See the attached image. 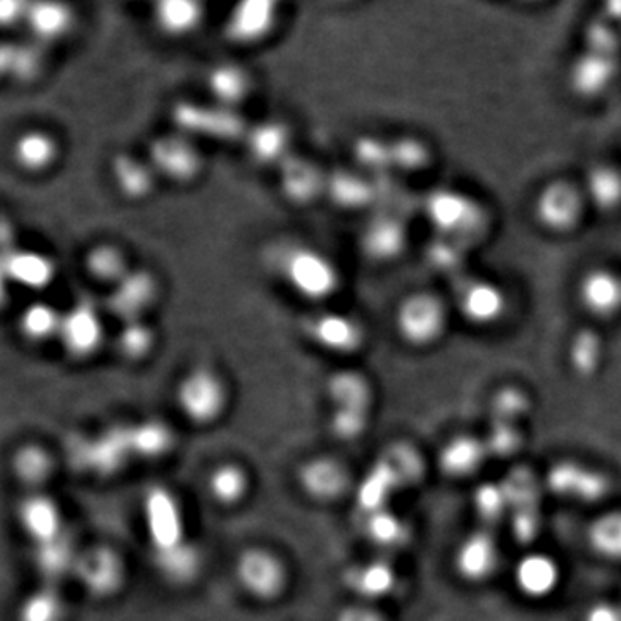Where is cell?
I'll list each match as a JSON object with an SVG mask.
<instances>
[{
  "label": "cell",
  "instance_id": "cell-1",
  "mask_svg": "<svg viewBox=\"0 0 621 621\" xmlns=\"http://www.w3.org/2000/svg\"><path fill=\"white\" fill-rule=\"evenodd\" d=\"M275 265L287 285L307 301H324L339 289L340 277L336 265L325 254L307 245L287 244L278 247Z\"/></svg>",
  "mask_w": 621,
  "mask_h": 621
},
{
  "label": "cell",
  "instance_id": "cell-2",
  "mask_svg": "<svg viewBox=\"0 0 621 621\" xmlns=\"http://www.w3.org/2000/svg\"><path fill=\"white\" fill-rule=\"evenodd\" d=\"M618 68V40L608 23L588 26L585 49L570 71V87L576 96L594 99L613 82Z\"/></svg>",
  "mask_w": 621,
  "mask_h": 621
},
{
  "label": "cell",
  "instance_id": "cell-3",
  "mask_svg": "<svg viewBox=\"0 0 621 621\" xmlns=\"http://www.w3.org/2000/svg\"><path fill=\"white\" fill-rule=\"evenodd\" d=\"M228 392L224 381L215 369L197 366L186 373L176 387V404L194 425H211L227 407Z\"/></svg>",
  "mask_w": 621,
  "mask_h": 621
},
{
  "label": "cell",
  "instance_id": "cell-4",
  "mask_svg": "<svg viewBox=\"0 0 621 621\" xmlns=\"http://www.w3.org/2000/svg\"><path fill=\"white\" fill-rule=\"evenodd\" d=\"M235 575L247 596L271 602L285 593L289 572L280 556L265 547H248L236 558Z\"/></svg>",
  "mask_w": 621,
  "mask_h": 621
},
{
  "label": "cell",
  "instance_id": "cell-5",
  "mask_svg": "<svg viewBox=\"0 0 621 621\" xmlns=\"http://www.w3.org/2000/svg\"><path fill=\"white\" fill-rule=\"evenodd\" d=\"M448 325V310L437 295L418 292L399 304L395 327L404 342L427 348L442 337Z\"/></svg>",
  "mask_w": 621,
  "mask_h": 621
},
{
  "label": "cell",
  "instance_id": "cell-6",
  "mask_svg": "<svg viewBox=\"0 0 621 621\" xmlns=\"http://www.w3.org/2000/svg\"><path fill=\"white\" fill-rule=\"evenodd\" d=\"M173 120L183 135L206 137L211 141H236L244 135L242 118L232 108L224 106H200L194 102H179L173 109Z\"/></svg>",
  "mask_w": 621,
  "mask_h": 621
},
{
  "label": "cell",
  "instance_id": "cell-7",
  "mask_svg": "<svg viewBox=\"0 0 621 621\" xmlns=\"http://www.w3.org/2000/svg\"><path fill=\"white\" fill-rule=\"evenodd\" d=\"M145 528L149 534L150 552L168 551L186 543L182 508L176 497L162 487H153L144 499Z\"/></svg>",
  "mask_w": 621,
  "mask_h": 621
},
{
  "label": "cell",
  "instance_id": "cell-8",
  "mask_svg": "<svg viewBox=\"0 0 621 621\" xmlns=\"http://www.w3.org/2000/svg\"><path fill=\"white\" fill-rule=\"evenodd\" d=\"M59 340L68 356L87 360L99 351L104 339V325L99 310L90 299H80L62 315Z\"/></svg>",
  "mask_w": 621,
  "mask_h": 621
},
{
  "label": "cell",
  "instance_id": "cell-9",
  "mask_svg": "<svg viewBox=\"0 0 621 621\" xmlns=\"http://www.w3.org/2000/svg\"><path fill=\"white\" fill-rule=\"evenodd\" d=\"M535 218L546 230L567 233L579 224L584 212V197L572 183L556 180L544 186L534 206Z\"/></svg>",
  "mask_w": 621,
  "mask_h": 621
},
{
  "label": "cell",
  "instance_id": "cell-10",
  "mask_svg": "<svg viewBox=\"0 0 621 621\" xmlns=\"http://www.w3.org/2000/svg\"><path fill=\"white\" fill-rule=\"evenodd\" d=\"M75 575L88 596L109 599L120 593L124 584V564L111 547H92L78 556Z\"/></svg>",
  "mask_w": 621,
  "mask_h": 621
},
{
  "label": "cell",
  "instance_id": "cell-11",
  "mask_svg": "<svg viewBox=\"0 0 621 621\" xmlns=\"http://www.w3.org/2000/svg\"><path fill=\"white\" fill-rule=\"evenodd\" d=\"M546 484L556 496L579 502H597L609 492V480L599 470L576 461H559L549 468Z\"/></svg>",
  "mask_w": 621,
  "mask_h": 621
},
{
  "label": "cell",
  "instance_id": "cell-12",
  "mask_svg": "<svg viewBox=\"0 0 621 621\" xmlns=\"http://www.w3.org/2000/svg\"><path fill=\"white\" fill-rule=\"evenodd\" d=\"M150 166L171 182L186 183L199 174V150L186 135H166L150 144Z\"/></svg>",
  "mask_w": 621,
  "mask_h": 621
},
{
  "label": "cell",
  "instance_id": "cell-13",
  "mask_svg": "<svg viewBox=\"0 0 621 621\" xmlns=\"http://www.w3.org/2000/svg\"><path fill=\"white\" fill-rule=\"evenodd\" d=\"M158 297V282L153 273L145 269H130L120 282L112 285L108 297V309L123 324L142 319L145 310L153 306Z\"/></svg>",
  "mask_w": 621,
  "mask_h": 621
},
{
  "label": "cell",
  "instance_id": "cell-14",
  "mask_svg": "<svg viewBox=\"0 0 621 621\" xmlns=\"http://www.w3.org/2000/svg\"><path fill=\"white\" fill-rule=\"evenodd\" d=\"M499 547L487 531H476L461 540L454 552V570L464 582L480 584L496 572Z\"/></svg>",
  "mask_w": 621,
  "mask_h": 621
},
{
  "label": "cell",
  "instance_id": "cell-15",
  "mask_svg": "<svg viewBox=\"0 0 621 621\" xmlns=\"http://www.w3.org/2000/svg\"><path fill=\"white\" fill-rule=\"evenodd\" d=\"M307 336L319 348L337 354H351L363 345L365 330L357 319L340 313H319L306 325Z\"/></svg>",
  "mask_w": 621,
  "mask_h": 621
},
{
  "label": "cell",
  "instance_id": "cell-16",
  "mask_svg": "<svg viewBox=\"0 0 621 621\" xmlns=\"http://www.w3.org/2000/svg\"><path fill=\"white\" fill-rule=\"evenodd\" d=\"M297 480L299 487L313 501L331 502L337 501L348 489L349 475L339 461L318 455L301 464Z\"/></svg>",
  "mask_w": 621,
  "mask_h": 621
},
{
  "label": "cell",
  "instance_id": "cell-17",
  "mask_svg": "<svg viewBox=\"0 0 621 621\" xmlns=\"http://www.w3.org/2000/svg\"><path fill=\"white\" fill-rule=\"evenodd\" d=\"M16 518L21 531L25 532L34 546L49 543L52 538L66 534L59 506L54 499L44 494H29L25 499H21Z\"/></svg>",
  "mask_w": 621,
  "mask_h": 621
},
{
  "label": "cell",
  "instance_id": "cell-18",
  "mask_svg": "<svg viewBox=\"0 0 621 621\" xmlns=\"http://www.w3.org/2000/svg\"><path fill=\"white\" fill-rule=\"evenodd\" d=\"M559 582V564L546 552H528L514 568V585L528 599H546L555 593Z\"/></svg>",
  "mask_w": 621,
  "mask_h": 621
},
{
  "label": "cell",
  "instance_id": "cell-19",
  "mask_svg": "<svg viewBox=\"0 0 621 621\" xmlns=\"http://www.w3.org/2000/svg\"><path fill=\"white\" fill-rule=\"evenodd\" d=\"M280 188L289 203L306 206L325 192L327 176L307 159L289 156L280 165Z\"/></svg>",
  "mask_w": 621,
  "mask_h": 621
},
{
  "label": "cell",
  "instance_id": "cell-20",
  "mask_svg": "<svg viewBox=\"0 0 621 621\" xmlns=\"http://www.w3.org/2000/svg\"><path fill=\"white\" fill-rule=\"evenodd\" d=\"M579 295L590 315L609 318L621 309V278L609 269H593L580 280Z\"/></svg>",
  "mask_w": 621,
  "mask_h": 621
},
{
  "label": "cell",
  "instance_id": "cell-21",
  "mask_svg": "<svg viewBox=\"0 0 621 621\" xmlns=\"http://www.w3.org/2000/svg\"><path fill=\"white\" fill-rule=\"evenodd\" d=\"M430 220L446 233H460L478 223V207L460 192H437L427 204Z\"/></svg>",
  "mask_w": 621,
  "mask_h": 621
},
{
  "label": "cell",
  "instance_id": "cell-22",
  "mask_svg": "<svg viewBox=\"0 0 621 621\" xmlns=\"http://www.w3.org/2000/svg\"><path fill=\"white\" fill-rule=\"evenodd\" d=\"M154 568L168 584L185 587L203 572V555L191 538L168 551L153 552Z\"/></svg>",
  "mask_w": 621,
  "mask_h": 621
},
{
  "label": "cell",
  "instance_id": "cell-23",
  "mask_svg": "<svg viewBox=\"0 0 621 621\" xmlns=\"http://www.w3.org/2000/svg\"><path fill=\"white\" fill-rule=\"evenodd\" d=\"M345 585L352 593L365 599H381L390 596L398 587V573L387 561H369L349 568L344 576Z\"/></svg>",
  "mask_w": 621,
  "mask_h": 621
},
{
  "label": "cell",
  "instance_id": "cell-24",
  "mask_svg": "<svg viewBox=\"0 0 621 621\" xmlns=\"http://www.w3.org/2000/svg\"><path fill=\"white\" fill-rule=\"evenodd\" d=\"M247 149L254 161L282 165L290 156V130L280 121H265L247 132Z\"/></svg>",
  "mask_w": 621,
  "mask_h": 621
},
{
  "label": "cell",
  "instance_id": "cell-25",
  "mask_svg": "<svg viewBox=\"0 0 621 621\" xmlns=\"http://www.w3.org/2000/svg\"><path fill=\"white\" fill-rule=\"evenodd\" d=\"M487 454V446L480 439L472 435H458L440 451V470L452 478H464L480 468Z\"/></svg>",
  "mask_w": 621,
  "mask_h": 621
},
{
  "label": "cell",
  "instance_id": "cell-26",
  "mask_svg": "<svg viewBox=\"0 0 621 621\" xmlns=\"http://www.w3.org/2000/svg\"><path fill=\"white\" fill-rule=\"evenodd\" d=\"M4 273L20 285L38 290L52 282L56 265L44 254L14 248L4 257Z\"/></svg>",
  "mask_w": 621,
  "mask_h": 621
},
{
  "label": "cell",
  "instance_id": "cell-27",
  "mask_svg": "<svg viewBox=\"0 0 621 621\" xmlns=\"http://www.w3.org/2000/svg\"><path fill=\"white\" fill-rule=\"evenodd\" d=\"M460 307L468 321L489 325L501 318L506 299L499 287L489 282H472L461 292Z\"/></svg>",
  "mask_w": 621,
  "mask_h": 621
},
{
  "label": "cell",
  "instance_id": "cell-28",
  "mask_svg": "<svg viewBox=\"0 0 621 621\" xmlns=\"http://www.w3.org/2000/svg\"><path fill=\"white\" fill-rule=\"evenodd\" d=\"M78 556L66 534L59 535L49 543L34 546V564L41 579L46 580V584L64 579L68 573H75Z\"/></svg>",
  "mask_w": 621,
  "mask_h": 621
},
{
  "label": "cell",
  "instance_id": "cell-29",
  "mask_svg": "<svg viewBox=\"0 0 621 621\" xmlns=\"http://www.w3.org/2000/svg\"><path fill=\"white\" fill-rule=\"evenodd\" d=\"M404 228L395 218L378 216L366 224L363 232V251L375 261H389L404 247Z\"/></svg>",
  "mask_w": 621,
  "mask_h": 621
},
{
  "label": "cell",
  "instance_id": "cell-30",
  "mask_svg": "<svg viewBox=\"0 0 621 621\" xmlns=\"http://www.w3.org/2000/svg\"><path fill=\"white\" fill-rule=\"evenodd\" d=\"M58 142L49 133L32 130L17 138L14 144L13 158L21 170L28 173H40L49 170L58 161Z\"/></svg>",
  "mask_w": 621,
  "mask_h": 621
},
{
  "label": "cell",
  "instance_id": "cell-31",
  "mask_svg": "<svg viewBox=\"0 0 621 621\" xmlns=\"http://www.w3.org/2000/svg\"><path fill=\"white\" fill-rule=\"evenodd\" d=\"M112 180L123 197L130 200H142L153 192V166L145 165L130 154H118L112 159Z\"/></svg>",
  "mask_w": 621,
  "mask_h": 621
},
{
  "label": "cell",
  "instance_id": "cell-32",
  "mask_svg": "<svg viewBox=\"0 0 621 621\" xmlns=\"http://www.w3.org/2000/svg\"><path fill=\"white\" fill-rule=\"evenodd\" d=\"M248 487L251 480L247 472L235 463L218 464L207 480L209 496L223 508L241 504L247 496Z\"/></svg>",
  "mask_w": 621,
  "mask_h": 621
},
{
  "label": "cell",
  "instance_id": "cell-33",
  "mask_svg": "<svg viewBox=\"0 0 621 621\" xmlns=\"http://www.w3.org/2000/svg\"><path fill=\"white\" fill-rule=\"evenodd\" d=\"M327 392L336 407H354L369 410L373 392L365 377L356 372H339L331 375L327 383Z\"/></svg>",
  "mask_w": 621,
  "mask_h": 621
},
{
  "label": "cell",
  "instance_id": "cell-34",
  "mask_svg": "<svg viewBox=\"0 0 621 621\" xmlns=\"http://www.w3.org/2000/svg\"><path fill=\"white\" fill-rule=\"evenodd\" d=\"M130 449L141 458H161L173 446V431L159 419H145L129 427Z\"/></svg>",
  "mask_w": 621,
  "mask_h": 621
},
{
  "label": "cell",
  "instance_id": "cell-35",
  "mask_svg": "<svg viewBox=\"0 0 621 621\" xmlns=\"http://www.w3.org/2000/svg\"><path fill=\"white\" fill-rule=\"evenodd\" d=\"M66 606L58 588L52 584L41 585L26 594L17 608V621H64Z\"/></svg>",
  "mask_w": 621,
  "mask_h": 621
},
{
  "label": "cell",
  "instance_id": "cell-36",
  "mask_svg": "<svg viewBox=\"0 0 621 621\" xmlns=\"http://www.w3.org/2000/svg\"><path fill=\"white\" fill-rule=\"evenodd\" d=\"M330 199L344 209H357L373 199V185L351 171H336L327 179Z\"/></svg>",
  "mask_w": 621,
  "mask_h": 621
},
{
  "label": "cell",
  "instance_id": "cell-37",
  "mask_svg": "<svg viewBox=\"0 0 621 621\" xmlns=\"http://www.w3.org/2000/svg\"><path fill=\"white\" fill-rule=\"evenodd\" d=\"M207 87L220 106L233 108L247 96L248 78L241 68L221 64L207 76Z\"/></svg>",
  "mask_w": 621,
  "mask_h": 621
},
{
  "label": "cell",
  "instance_id": "cell-38",
  "mask_svg": "<svg viewBox=\"0 0 621 621\" xmlns=\"http://www.w3.org/2000/svg\"><path fill=\"white\" fill-rule=\"evenodd\" d=\"M587 540L600 558L621 561V511L596 518L588 526Z\"/></svg>",
  "mask_w": 621,
  "mask_h": 621
},
{
  "label": "cell",
  "instance_id": "cell-39",
  "mask_svg": "<svg viewBox=\"0 0 621 621\" xmlns=\"http://www.w3.org/2000/svg\"><path fill=\"white\" fill-rule=\"evenodd\" d=\"M62 315L47 303H34L20 316L21 336L29 342H46L59 336Z\"/></svg>",
  "mask_w": 621,
  "mask_h": 621
},
{
  "label": "cell",
  "instance_id": "cell-40",
  "mask_svg": "<svg viewBox=\"0 0 621 621\" xmlns=\"http://www.w3.org/2000/svg\"><path fill=\"white\" fill-rule=\"evenodd\" d=\"M85 268L94 280L100 283L120 282L130 269L123 251L111 244H100L92 247L85 256Z\"/></svg>",
  "mask_w": 621,
  "mask_h": 621
},
{
  "label": "cell",
  "instance_id": "cell-41",
  "mask_svg": "<svg viewBox=\"0 0 621 621\" xmlns=\"http://www.w3.org/2000/svg\"><path fill=\"white\" fill-rule=\"evenodd\" d=\"M32 29L41 38L61 37L71 25V11L59 0H38L28 9Z\"/></svg>",
  "mask_w": 621,
  "mask_h": 621
},
{
  "label": "cell",
  "instance_id": "cell-42",
  "mask_svg": "<svg viewBox=\"0 0 621 621\" xmlns=\"http://www.w3.org/2000/svg\"><path fill=\"white\" fill-rule=\"evenodd\" d=\"M13 473L25 485L44 484L52 475V458L38 443H25L14 452Z\"/></svg>",
  "mask_w": 621,
  "mask_h": 621
},
{
  "label": "cell",
  "instance_id": "cell-43",
  "mask_svg": "<svg viewBox=\"0 0 621 621\" xmlns=\"http://www.w3.org/2000/svg\"><path fill=\"white\" fill-rule=\"evenodd\" d=\"M587 195L600 211H613L621 204V173L611 166H596L588 173Z\"/></svg>",
  "mask_w": 621,
  "mask_h": 621
},
{
  "label": "cell",
  "instance_id": "cell-44",
  "mask_svg": "<svg viewBox=\"0 0 621 621\" xmlns=\"http://www.w3.org/2000/svg\"><path fill=\"white\" fill-rule=\"evenodd\" d=\"M395 485H399L398 478H395L393 473L380 461V463L373 468V472L366 476L363 485H361V508H363L366 513L386 510V501L389 499L390 492H392Z\"/></svg>",
  "mask_w": 621,
  "mask_h": 621
},
{
  "label": "cell",
  "instance_id": "cell-45",
  "mask_svg": "<svg viewBox=\"0 0 621 621\" xmlns=\"http://www.w3.org/2000/svg\"><path fill=\"white\" fill-rule=\"evenodd\" d=\"M156 344L153 328L142 319L123 324L117 337V349L126 361H142L149 356Z\"/></svg>",
  "mask_w": 621,
  "mask_h": 621
},
{
  "label": "cell",
  "instance_id": "cell-46",
  "mask_svg": "<svg viewBox=\"0 0 621 621\" xmlns=\"http://www.w3.org/2000/svg\"><path fill=\"white\" fill-rule=\"evenodd\" d=\"M473 506H475L476 516L480 518L485 525L501 522L510 511V497H508L504 484L487 482L480 485L473 496Z\"/></svg>",
  "mask_w": 621,
  "mask_h": 621
},
{
  "label": "cell",
  "instance_id": "cell-47",
  "mask_svg": "<svg viewBox=\"0 0 621 621\" xmlns=\"http://www.w3.org/2000/svg\"><path fill=\"white\" fill-rule=\"evenodd\" d=\"M200 16L197 0H159L158 17L166 32L182 35L191 32Z\"/></svg>",
  "mask_w": 621,
  "mask_h": 621
},
{
  "label": "cell",
  "instance_id": "cell-48",
  "mask_svg": "<svg viewBox=\"0 0 621 621\" xmlns=\"http://www.w3.org/2000/svg\"><path fill=\"white\" fill-rule=\"evenodd\" d=\"M366 532H368L369 540L383 547L401 546L410 537L407 526L402 523L401 518L390 513L389 510L369 513Z\"/></svg>",
  "mask_w": 621,
  "mask_h": 621
},
{
  "label": "cell",
  "instance_id": "cell-49",
  "mask_svg": "<svg viewBox=\"0 0 621 621\" xmlns=\"http://www.w3.org/2000/svg\"><path fill=\"white\" fill-rule=\"evenodd\" d=\"M369 410L336 407L331 413L330 430L340 440H354L368 427Z\"/></svg>",
  "mask_w": 621,
  "mask_h": 621
},
{
  "label": "cell",
  "instance_id": "cell-50",
  "mask_svg": "<svg viewBox=\"0 0 621 621\" xmlns=\"http://www.w3.org/2000/svg\"><path fill=\"white\" fill-rule=\"evenodd\" d=\"M387 468L398 478L399 485L413 484L419 475H422V466H419L418 454L407 446H392L389 449L386 460H381Z\"/></svg>",
  "mask_w": 621,
  "mask_h": 621
},
{
  "label": "cell",
  "instance_id": "cell-51",
  "mask_svg": "<svg viewBox=\"0 0 621 621\" xmlns=\"http://www.w3.org/2000/svg\"><path fill=\"white\" fill-rule=\"evenodd\" d=\"M600 361V344L593 333H580L575 344L572 345V365L582 375H590L596 372Z\"/></svg>",
  "mask_w": 621,
  "mask_h": 621
},
{
  "label": "cell",
  "instance_id": "cell-52",
  "mask_svg": "<svg viewBox=\"0 0 621 621\" xmlns=\"http://www.w3.org/2000/svg\"><path fill=\"white\" fill-rule=\"evenodd\" d=\"M269 14L266 11L265 0H248L244 11L239 14V23H241L239 26L241 28L236 29V32L244 35V37H256V35L261 34V29L257 28V26H265Z\"/></svg>",
  "mask_w": 621,
  "mask_h": 621
},
{
  "label": "cell",
  "instance_id": "cell-53",
  "mask_svg": "<svg viewBox=\"0 0 621 621\" xmlns=\"http://www.w3.org/2000/svg\"><path fill=\"white\" fill-rule=\"evenodd\" d=\"M485 446H487V451L497 452L504 458V455L513 454L516 451L520 439H518V434L513 427L497 428L490 435L489 442H485Z\"/></svg>",
  "mask_w": 621,
  "mask_h": 621
},
{
  "label": "cell",
  "instance_id": "cell-54",
  "mask_svg": "<svg viewBox=\"0 0 621 621\" xmlns=\"http://www.w3.org/2000/svg\"><path fill=\"white\" fill-rule=\"evenodd\" d=\"M356 156L363 165L378 166L381 165V162L387 161L389 153L383 150L380 142L363 138V141L357 142Z\"/></svg>",
  "mask_w": 621,
  "mask_h": 621
},
{
  "label": "cell",
  "instance_id": "cell-55",
  "mask_svg": "<svg viewBox=\"0 0 621 621\" xmlns=\"http://www.w3.org/2000/svg\"><path fill=\"white\" fill-rule=\"evenodd\" d=\"M584 621H621V602L599 600L588 606Z\"/></svg>",
  "mask_w": 621,
  "mask_h": 621
},
{
  "label": "cell",
  "instance_id": "cell-56",
  "mask_svg": "<svg viewBox=\"0 0 621 621\" xmlns=\"http://www.w3.org/2000/svg\"><path fill=\"white\" fill-rule=\"evenodd\" d=\"M11 61H13V64H11L9 70L13 71V75L17 76V78H32L35 71H37V58L34 54H29V52L26 54L23 50H16Z\"/></svg>",
  "mask_w": 621,
  "mask_h": 621
},
{
  "label": "cell",
  "instance_id": "cell-57",
  "mask_svg": "<svg viewBox=\"0 0 621 621\" xmlns=\"http://www.w3.org/2000/svg\"><path fill=\"white\" fill-rule=\"evenodd\" d=\"M336 621H386L375 609L368 606H349L336 617Z\"/></svg>",
  "mask_w": 621,
  "mask_h": 621
},
{
  "label": "cell",
  "instance_id": "cell-58",
  "mask_svg": "<svg viewBox=\"0 0 621 621\" xmlns=\"http://www.w3.org/2000/svg\"><path fill=\"white\" fill-rule=\"evenodd\" d=\"M606 4L611 16L621 17V0H606Z\"/></svg>",
  "mask_w": 621,
  "mask_h": 621
},
{
  "label": "cell",
  "instance_id": "cell-59",
  "mask_svg": "<svg viewBox=\"0 0 621 621\" xmlns=\"http://www.w3.org/2000/svg\"><path fill=\"white\" fill-rule=\"evenodd\" d=\"M518 2H528V4H535V2H544V0H518Z\"/></svg>",
  "mask_w": 621,
  "mask_h": 621
}]
</instances>
